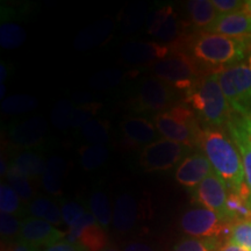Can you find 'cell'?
<instances>
[{"label": "cell", "instance_id": "obj_1", "mask_svg": "<svg viewBox=\"0 0 251 251\" xmlns=\"http://www.w3.org/2000/svg\"><path fill=\"white\" fill-rule=\"evenodd\" d=\"M199 146L212 164L214 174L226 184L229 192L249 196L242 157L231 137L219 128H206Z\"/></svg>", "mask_w": 251, "mask_h": 251}, {"label": "cell", "instance_id": "obj_2", "mask_svg": "<svg viewBox=\"0 0 251 251\" xmlns=\"http://www.w3.org/2000/svg\"><path fill=\"white\" fill-rule=\"evenodd\" d=\"M250 42L249 36L230 37L203 31L192 41L191 50L196 62L224 70L246 61Z\"/></svg>", "mask_w": 251, "mask_h": 251}, {"label": "cell", "instance_id": "obj_3", "mask_svg": "<svg viewBox=\"0 0 251 251\" xmlns=\"http://www.w3.org/2000/svg\"><path fill=\"white\" fill-rule=\"evenodd\" d=\"M186 101L197 112L207 128H219L228 124L230 119V106L220 86L218 72L207 75L197 81L187 91Z\"/></svg>", "mask_w": 251, "mask_h": 251}, {"label": "cell", "instance_id": "obj_4", "mask_svg": "<svg viewBox=\"0 0 251 251\" xmlns=\"http://www.w3.org/2000/svg\"><path fill=\"white\" fill-rule=\"evenodd\" d=\"M155 127L166 140L192 148L199 146L202 129L198 125L196 115L186 106H174L155 117Z\"/></svg>", "mask_w": 251, "mask_h": 251}, {"label": "cell", "instance_id": "obj_5", "mask_svg": "<svg viewBox=\"0 0 251 251\" xmlns=\"http://www.w3.org/2000/svg\"><path fill=\"white\" fill-rule=\"evenodd\" d=\"M218 78L231 111L251 117V54L247 61L218 71Z\"/></svg>", "mask_w": 251, "mask_h": 251}, {"label": "cell", "instance_id": "obj_6", "mask_svg": "<svg viewBox=\"0 0 251 251\" xmlns=\"http://www.w3.org/2000/svg\"><path fill=\"white\" fill-rule=\"evenodd\" d=\"M152 71L156 78L179 90L188 91L199 80L197 62L184 51H172L165 58L153 63Z\"/></svg>", "mask_w": 251, "mask_h": 251}, {"label": "cell", "instance_id": "obj_7", "mask_svg": "<svg viewBox=\"0 0 251 251\" xmlns=\"http://www.w3.org/2000/svg\"><path fill=\"white\" fill-rule=\"evenodd\" d=\"M180 229L188 236L194 238L220 240L228 236L233 224L221 214L208 208L188 209L181 215Z\"/></svg>", "mask_w": 251, "mask_h": 251}, {"label": "cell", "instance_id": "obj_8", "mask_svg": "<svg viewBox=\"0 0 251 251\" xmlns=\"http://www.w3.org/2000/svg\"><path fill=\"white\" fill-rule=\"evenodd\" d=\"M191 148L174 141L159 139L146 146L140 155V165L147 172L170 170L186 158Z\"/></svg>", "mask_w": 251, "mask_h": 251}, {"label": "cell", "instance_id": "obj_9", "mask_svg": "<svg viewBox=\"0 0 251 251\" xmlns=\"http://www.w3.org/2000/svg\"><path fill=\"white\" fill-rule=\"evenodd\" d=\"M175 93L171 86L158 78H147L140 83L135 96V109L140 112H164L171 108Z\"/></svg>", "mask_w": 251, "mask_h": 251}, {"label": "cell", "instance_id": "obj_10", "mask_svg": "<svg viewBox=\"0 0 251 251\" xmlns=\"http://www.w3.org/2000/svg\"><path fill=\"white\" fill-rule=\"evenodd\" d=\"M64 231L59 230L45 220L27 218L21 221V230L18 242L25 243L34 249L43 251L65 240Z\"/></svg>", "mask_w": 251, "mask_h": 251}, {"label": "cell", "instance_id": "obj_11", "mask_svg": "<svg viewBox=\"0 0 251 251\" xmlns=\"http://www.w3.org/2000/svg\"><path fill=\"white\" fill-rule=\"evenodd\" d=\"M228 131L242 157L246 185L249 192V205L251 207V117L231 115L228 121Z\"/></svg>", "mask_w": 251, "mask_h": 251}, {"label": "cell", "instance_id": "obj_12", "mask_svg": "<svg viewBox=\"0 0 251 251\" xmlns=\"http://www.w3.org/2000/svg\"><path fill=\"white\" fill-rule=\"evenodd\" d=\"M193 194L197 201L201 203L205 208L219 213V214L227 219L226 205H227L229 190L224 181L220 179L214 172L209 175L202 183H200L194 188Z\"/></svg>", "mask_w": 251, "mask_h": 251}, {"label": "cell", "instance_id": "obj_13", "mask_svg": "<svg viewBox=\"0 0 251 251\" xmlns=\"http://www.w3.org/2000/svg\"><path fill=\"white\" fill-rule=\"evenodd\" d=\"M171 54V50L164 43L131 41L122 46L120 56L128 64L140 65L158 62Z\"/></svg>", "mask_w": 251, "mask_h": 251}, {"label": "cell", "instance_id": "obj_14", "mask_svg": "<svg viewBox=\"0 0 251 251\" xmlns=\"http://www.w3.org/2000/svg\"><path fill=\"white\" fill-rule=\"evenodd\" d=\"M212 164L203 152L187 156L176 170V179L185 187H197L213 174Z\"/></svg>", "mask_w": 251, "mask_h": 251}, {"label": "cell", "instance_id": "obj_15", "mask_svg": "<svg viewBox=\"0 0 251 251\" xmlns=\"http://www.w3.org/2000/svg\"><path fill=\"white\" fill-rule=\"evenodd\" d=\"M205 31L230 37L250 36L251 18L243 11L218 15L214 23L205 29Z\"/></svg>", "mask_w": 251, "mask_h": 251}, {"label": "cell", "instance_id": "obj_16", "mask_svg": "<svg viewBox=\"0 0 251 251\" xmlns=\"http://www.w3.org/2000/svg\"><path fill=\"white\" fill-rule=\"evenodd\" d=\"M48 129L45 119L34 117L14 125L9 130V139L19 147L30 148L42 141Z\"/></svg>", "mask_w": 251, "mask_h": 251}, {"label": "cell", "instance_id": "obj_17", "mask_svg": "<svg viewBox=\"0 0 251 251\" xmlns=\"http://www.w3.org/2000/svg\"><path fill=\"white\" fill-rule=\"evenodd\" d=\"M67 240L78 243L86 251H102L107 246L105 229L94 221L78 229L69 230Z\"/></svg>", "mask_w": 251, "mask_h": 251}, {"label": "cell", "instance_id": "obj_18", "mask_svg": "<svg viewBox=\"0 0 251 251\" xmlns=\"http://www.w3.org/2000/svg\"><path fill=\"white\" fill-rule=\"evenodd\" d=\"M124 136L135 146H148L156 141L158 130L149 120L144 118L128 117L121 122Z\"/></svg>", "mask_w": 251, "mask_h": 251}, {"label": "cell", "instance_id": "obj_19", "mask_svg": "<svg viewBox=\"0 0 251 251\" xmlns=\"http://www.w3.org/2000/svg\"><path fill=\"white\" fill-rule=\"evenodd\" d=\"M139 218V207L134 197L124 193L115 200L113 211V225L120 233H127L135 227Z\"/></svg>", "mask_w": 251, "mask_h": 251}, {"label": "cell", "instance_id": "obj_20", "mask_svg": "<svg viewBox=\"0 0 251 251\" xmlns=\"http://www.w3.org/2000/svg\"><path fill=\"white\" fill-rule=\"evenodd\" d=\"M113 28H114V23L109 19H102V20L97 21L78 34L75 39V47L81 51L92 49L102 43L108 35H111Z\"/></svg>", "mask_w": 251, "mask_h": 251}, {"label": "cell", "instance_id": "obj_21", "mask_svg": "<svg viewBox=\"0 0 251 251\" xmlns=\"http://www.w3.org/2000/svg\"><path fill=\"white\" fill-rule=\"evenodd\" d=\"M186 8L192 24L203 30L211 26L219 15L212 4V0H191L187 1Z\"/></svg>", "mask_w": 251, "mask_h": 251}, {"label": "cell", "instance_id": "obj_22", "mask_svg": "<svg viewBox=\"0 0 251 251\" xmlns=\"http://www.w3.org/2000/svg\"><path fill=\"white\" fill-rule=\"evenodd\" d=\"M11 166L29 179L37 176H42L46 171V162L43 161L42 157L31 151L19 153Z\"/></svg>", "mask_w": 251, "mask_h": 251}, {"label": "cell", "instance_id": "obj_23", "mask_svg": "<svg viewBox=\"0 0 251 251\" xmlns=\"http://www.w3.org/2000/svg\"><path fill=\"white\" fill-rule=\"evenodd\" d=\"M28 213L31 215V218L45 220L52 226L64 224L61 209L47 198H37L33 200L28 206Z\"/></svg>", "mask_w": 251, "mask_h": 251}, {"label": "cell", "instance_id": "obj_24", "mask_svg": "<svg viewBox=\"0 0 251 251\" xmlns=\"http://www.w3.org/2000/svg\"><path fill=\"white\" fill-rule=\"evenodd\" d=\"M91 214L96 221L105 229L113 222V211L107 194L102 191H94L90 197Z\"/></svg>", "mask_w": 251, "mask_h": 251}, {"label": "cell", "instance_id": "obj_25", "mask_svg": "<svg viewBox=\"0 0 251 251\" xmlns=\"http://www.w3.org/2000/svg\"><path fill=\"white\" fill-rule=\"evenodd\" d=\"M83 139L90 143V146H105L109 141L108 125L105 121L92 119L85 126L80 128Z\"/></svg>", "mask_w": 251, "mask_h": 251}, {"label": "cell", "instance_id": "obj_26", "mask_svg": "<svg viewBox=\"0 0 251 251\" xmlns=\"http://www.w3.org/2000/svg\"><path fill=\"white\" fill-rule=\"evenodd\" d=\"M37 100L29 94H17L5 98L1 102V111L7 115L24 114L37 107Z\"/></svg>", "mask_w": 251, "mask_h": 251}, {"label": "cell", "instance_id": "obj_27", "mask_svg": "<svg viewBox=\"0 0 251 251\" xmlns=\"http://www.w3.org/2000/svg\"><path fill=\"white\" fill-rule=\"evenodd\" d=\"M26 41V30L15 23H5L0 26V46L12 50L23 46Z\"/></svg>", "mask_w": 251, "mask_h": 251}, {"label": "cell", "instance_id": "obj_28", "mask_svg": "<svg viewBox=\"0 0 251 251\" xmlns=\"http://www.w3.org/2000/svg\"><path fill=\"white\" fill-rule=\"evenodd\" d=\"M80 164L85 170H96L105 164L108 150L105 146H84L79 150Z\"/></svg>", "mask_w": 251, "mask_h": 251}, {"label": "cell", "instance_id": "obj_29", "mask_svg": "<svg viewBox=\"0 0 251 251\" xmlns=\"http://www.w3.org/2000/svg\"><path fill=\"white\" fill-rule=\"evenodd\" d=\"M6 178H7L8 185L15 191V193L20 198L21 201L27 202L31 200V198L34 197L35 193H34L29 178H27L26 176L21 175L20 172L14 170L12 166H9Z\"/></svg>", "mask_w": 251, "mask_h": 251}, {"label": "cell", "instance_id": "obj_30", "mask_svg": "<svg viewBox=\"0 0 251 251\" xmlns=\"http://www.w3.org/2000/svg\"><path fill=\"white\" fill-rule=\"evenodd\" d=\"M0 211L15 216L23 214L21 199L8 184L0 185Z\"/></svg>", "mask_w": 251, "mask_h": 251}, {"label": "cell", "instance_id": "obj_31", "mask_svg": "<svg viewBox=\"0 0 251 251\" xmlns=\"http://www.w3.org/2000/svg\"><path fill=\"white\" fill-rule=\"evenodd\" d=\"M124 74L118 69H107L94 74L90 78V86L96 90H107L121 83Z\"/></svg>", "mask_w": 251, "mask_h": 251}, {"label": "cell", "instance_id": "obj_32", "mask_svg": "<svg viewBox=\"0 0 251 251\" xmlns=\"http://www.w3.org/2000/svg\"><path fill=\"white\" fill-rule=\"evenodd\" d=\"M74 109H75V106L70 100H65V99L59 100L51 111L52 126L61 130L70 128Z\"/></svg>", "mask_w": 251, "mask_h": 251}, {"label": "cell", "instance_id": "obj_33", "mask_svg": "<svg viewBox=\"0 0 251 251\" xmlns=\"http://www.w3.org/2000/svg\"><path fill=\"white\" fill-rule=\"evenodd\" d=\"M220 246L219 240L187 237L176 244L172 251H216Z\"/></svg>", "mask_w": 251, "mask_h": 251}, {"label": "cell", "instance_id": "obj_34", "mask_svg": "<svg viewBox=\"0 0 251 251\" xmlns=\"http://www.w3.org/2000/svg\"><path fill=\"white\" fill-rule=\"evenodd\" d=\"M228 241L251 251V220H243L233 224Z\"/></svg>", "mask_w": 251, "mask_h": 251}, {"label": "cell", "instance_id": "obj_35", "mask_svg": "<svg viewBox=\"0 0 251 251\" xmlns=\"http://www.w3.org/2000/svg\"><path fill=\"white\" fill-rule=\"evenodd\" d=\"M21 230V222L15 215L1 213L0 214V233L2 238L19 237Z\"/></svg>", "mask_w": 251, "mask_h": 251}, {"label": "cell", "instance_id": "obj_36", "mask_svg": "<svg viewBox=\"0 0 251 251\" xmlns=\"http://www.w3.org/2000/svg\"><path fill=\"white\" fill-rule=\"evenodd\" d=\"M61 212L63 222H64L69 228L76 224L78 220L86 213L84 207L76 201H68L63 203Z\"/></svg>", "mask_w": 251, "mask_h": 251}, {"label": "cell", "instance_id": "obj_37", "mask_svg": "<svg viewBox=\"0 0 251 251\" xmlns=\"http://www.w3.org/2000/svg\"><path fill=\"white\" fill-rule=\"evenodd\" d=\"M178 35H179V23H178L177 15L172 13L157 33L156 37H158L163 42L169 43L177 39Z\"/></svg>", "mask_w": 251, "mask_h": 251}, {"label": "cell", "instance_id": "obj_38", "mask_svg": "<svg viewBox=\"0 0 251 251\" xmlns=\"http://www.w3.org/2000/svg\"><path fill=\"white\" fill-rule=\"evenodd\" d=\"M174 13V9L171 6H165V7L159 8L158 11H156L152 14V17L149 19L148 25H147V29L150 35H157L159 29H161L163 25L165 24V21L168 20V18Z\"/></svg>", "mask_w": 251, "mask_h": 251}, {"label": "cell", "instance_id": "obj_39", "mask_svg": "<svg viewBox=\"0 0 251 251\" xmlns=\"http://www.w3.org/2000/svg\"><path fill=\"white\" fill-rule=\"evenodd\" d=\"M97 107L92 106H80V107H75L74 113H72L71 125L70 128H81L85 126L87 122L92 120V117L96 113Z\"/></svg>", "mask_w": 251, "mask_h": 251}, {"label": "cell", "instance_id": "obj_40", "mask_svg": "<svg viewBox=\"0 0 251 251\" xmlns=\"http://www.w3.org/2000/svg\"><path fill=\"white\" fill-rule=\"evenodd\" d=\"M42 186L51 196H61L63 191V177L52 172L45 171L42 175Z\"/></svg>", "mask_w": 251, "mask_h": 251}, {"label": "cell", "instance_id": "obj_41", "mask_svg": "<svg viewBox=\"0 0 251 251\" xmlns=\"http://www.w3.org/2000/svg\"><path fill=\"white\" fill-rule=\"evenodd\" d=\"M216 13L219 15L234 13V12L242 11L244 1L241 0H212Z\"/></svg>", "mask_w": 251, "mask_h": 251}, {"label": "cell", "instance_id": "obj_42", "mask_svg": "<svg viewBox=\"0 0 251 251\" xmlns=\"http://www.w3.org/2000/svg\"><path fill=\"white\" fill-rule=\"evenodd\" d=\"M46 171L64 177L65 171H67V163L58 156L50 157L48 161L46 162Z\"/></svg>", "mask_w": 251, "mask_h": 251}, {"label": "cell", "instance_id": "obj_43", "mask_svg": "<svg viewBox=\"0 0 251 251\" xmlns=\"http://www.w3.org/2000/svg\"><path fill=\"white\" fill-rule=\"evenodd\" d=\"M144 17H146V7H143V6H141V7L136 6V7H135V11L130 12V13L128 14L127 21H125L126 28H127V29L129 28L131 30L136 29L143 21Z\"/></svg>", "mask_w": 251, "mask_h": 251}, {"label": "cell", "instance_id": "obj_44", "mask_svg": "<svg viewBox=\"0 0 251 251\" xmlns=\"http://www.w3.org/2000/svg\"><path fill=\"white\" fill-rule=\"evenodd\" d=\"M43 251H86V250L81 246H79L78 243L71 242V241H69L65 238V240L54 244L52 247H50L48 249Z\"/></svg>", "mask_w": 251, "mask_h": 251}, {"label": "cell", "instance_id": "obj_45", "mask_svg": "<svg viewBox=\"0 0 251 251\" xmlns=\"http://www.w3.org/2000/svg\"><path fill=\"white\" fill-rule=\"evenodd\" d=\"M124 251H156L152 247H150L149 244L144 242H139V241H135V242H129L124 247Z\"/></svg>", "mask_w": 251, "mask_h": 251}, {"label": "cell", "instance_id": "obj_46", "mask_svg": "<svg viewBox=\"0 0 251 251\" xmlns=\"http://www.w3.org/2000/svg\"><path fill=\"white\" fill-rule=\"evenodd\" d=\"M216 251H249L247 249H244V248L237 246V244H234L231 243L230 241H227V242L221 244L220 248Z\"/></svg>", "mask_w": 251, "mask_h": 251}, {"label": "cell", "instance_id": "obj_47", "mask_svg": "<svg viewBox=\"0 0 251 251\" xmlns=\"http://www.w3.org/2000/svg\"><path fill=\"white\" fill-rule=\"evenodd\" d=\"M6 251H39V250L34 249V248L27 246V244L20 243L17 241V244H14L13 247L9 248V249H7Z\"/></svg>", "mask_w": 251, "mask_h": 251}, {"label": "cell", "instance_id": "obj_48", "mask_svg": "<svg viewBox=\"0 0 251 251\" xmlns=\"http://www.w3.org/2000/svg\"><path fill=\"white\" fill-rule=\"evenodd\" d=\"M242 11L251 18V0H247V1H244Z\"/></svg>", "mask_w": 251, "mask_h": 251}, {"label": "cell", "instance_id": "obj_49", "mask_svg": "<svg viewBox=\"0 0 251 251\" xmlns=\"http://www.w3.org/2000/svg\"><path fill=\"white\" fill-rule=\"evenodd\" d=\"M102 251H120V250L115 249V248H106V249H103Z\"/></svg>", "mask_w": 251, "mask_h": 251}]
</instances>
